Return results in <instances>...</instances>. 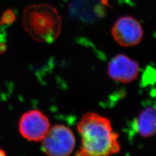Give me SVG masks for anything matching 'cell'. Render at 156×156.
I'll list each match as a JSON object with an SVG mask.
<instances>
[{"label": "cell", "mask_w": 156, "mask_h": 156, "mask_svg": "<svg viewBox=\"0 0 156 156\" xmlns=\"http://www.w3.org/2000/svg\"><path fill=\"white\" fill-rule=\"evenodd\" d=\"M78 131L81 136V145L76 156H109L120 151L119 135L113 131L107 117L87 112L78 123Z\"/></svg>", "instance_id": "1"}, {"label": "cell", "mask_w": 156, "mask_h": 156, "mask_svg": "<svg viewBox=\"0 0 156 156\" xmlns=\"http://www.w3.org/2000/svg\"><path fill=\"white\" fill-rule=\"evenodd\" d=\"M23 24L34 40L51 43L61 33V17L55 8L47 4L28 6L23 12Z\"/></svg>", "instance_id": "2"}, {"label": "cell", "mask_w": 156, "mask_h": 156, "mask_svg": "<svg viewBox=\"0 0 156 156\" xmlns=\"http://www.w3.org/2000/svg\"><path fill=\"white\" fill-rule=\"evenodd\" d=\"M42 142V151L51 156H69L76 144L72 130L62 124H56L50 128Z\"/></svg>", "instance_id": "3"}, {"label": "cell", "mask_w": 156, "mask_h": 156, "mask_svg": "<svg viewBox=\"0 0 156 156\" xmlns=\"http://www.w3.org/2000/svg\"><path fill=\"white\" fill-rule=\"evenodd\" d=\"M50 128L48 117L39 110L24 113L19 123V130L23 137L31 142L42 141Z\"/></svg>", "instance_id": "4"}, {"label": "cell", "mask_w": 156, "mask_h": 156, "mask_svg": "<svg viewBox=\"0 0 156 156\" xmlns=\"http://www.w3.org/2000/svg\"><path fill=\"white\" fill-rule=\"evenodd\" d=\"M111 33L116 42L126 48L138 45L144 35L143 28L140 23L129 16L119 18L112 28Z\"/></svg>", "instance_id": "5"}, {"label": "cell", "mask_w": 156, "mask_h": 156, "mask_svg": "<svg viewBox=\"0 0 156 156\" xmlns=\"http://www.w3.org/2000/svg\"><path fill=\"white\" fill-rule=\"evenodd\" d=\"M138 62L125 55L115 56L109 62L107 73L113 80L123 83H129L136 79L140 73Z\"/></svg>", "instance_id": "6"}, {"label": "cell", "mask_w": 156, "mask_h": 156, "mask_svg": "<svg viewBox=\"0 0 156 156\" xmlns=\"http://www.w3.org/2000/svg\"><path fill=\"white\" fill-rule=\"evenodd\" d=\"M135 128L144 138L153 136L156 133V111L154 107H146L140 112L136 120Z\"/></svg>", "instance_id": "7"}, {"label": "cell", "mask_w": 156, "mask_h": 156, "mask_svg": "<svg viewBox=\"0 0 156 156\" xmlns=\"http://www.w3.org/2000/svg\"><path fill=\"white\" fill-rule=\"evenodd\" d=\"M16 16L11 9H7L4 12L0 20V24H9L15 21Z\"/></svg>", "instance_id": "8"}, {"label": "cell", "mask_w": 156, "mask_h": 156, "mask_svg": "<svg viewBox=\"0 0 156 156\" xmlns=\"http://www.w3.org/2000/svg\"><path fill=\"white\" fill-rule=\"evenodd\" d=\"M6 155V154L5 151H4L3 149L0 148V156H5Z\"/></svg>", "instance_id": "9"}]
</instances>
